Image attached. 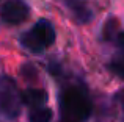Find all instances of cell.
Returning a JSON list of instances; mask_svg holds the SVG:
<instances>
[{"label": "cell", "mask_w": 124, "mask_h": 122, "mask_svg": "<svg viewBox=\"0 0 124 122\" xmlns=\"http://www.w3.org/2000/svg\"><path fill=\"white\" fill-rule=\"evenodd\" d=\"M60 110L66 121H85L91 114V102L79 88H68L60 95Z\"/></svg>", "instance_id": "cell-1"}, {"label": "cell", "mask_w": 124, "mask_h": 122, "mask_svg": "<svg viewBox=\"0 0 124 122\" xmlns=\"http://www.w3.org/2000/svg\"><path fill=\"white\" fill-rule=\"evenodd\" d=\"M21 105V92L14 80L9 77H0V116L6 119L17 117Z\"/></svg>", "instance_id": "cell-2"}, {"label": "cell", "mask_w": 124, "mask_h": 122, "mask_svg": "<svg viewBox=\"0 0 124 122\" xmlns=\"http://www.w3.org/2000/svg\"><path fill=\"white\" fill-rule=\"evenodd\" d=\"M0 16L8 24H21L28 16V6L22 0H8L0 9Z\"/></svg>", "instance_id": "cell-3"}, {"label": "cell", "mask_w": 124, "mask_h": 122, "mask_svg": "<svg viewBox=\"0 0 124 122\" xmlns=\"http://www.w3.org/2000/svg\"><path fill=\"white\" fill-rule=\"evenodd\" d=\"M21 102L27 105L31 110H36L46 105L47 102V92L44 89H36V88H28L21 94Z\"/></svg>", "instance_id": "cell-4"}, {"label": "cell", "mask_w": 124, "mask_h": 122, "mask_svg": "<svg viewBox=\"0 0 124 122\" xmlns=\"http://www.w3.org/2000/svg\"><path fill=\"white\" fill-rule=\"evenodd\" d=\"M31 30H33V33L39 38V41L44 44L46 47L50 46V44H54V41H55V30H54V27H52L50 22L41 19V20H38V24H35V27L31 28Z\"/></svg>", "instance_id": "cell-5"}, {"label": "cell", "mask_w": 124, "mask_h": 122, "mask_svg": "<svg viewBox=\"0 0 124 122\" xmlns=\"http://www.w3.org/2000/svg\"><path fill=\"white\" fill-rule=\"evenodd\" d=\"M21 42H22V46H24L28 52H31V53H41L42 50H44V47H46L44 44L39 41V38L33 33V30H28L27 33L22 34Z\"/></svg>", "instance_id": "cell-6"}, {"label": "cell", "mask_w": 124, "mask_h": 122, "mask_svg": "<svg viewBox=\"0 0 124 122\" xmlns=\"http://www.w3.org/2000/svg\"><path fill=\"white\" fill-rule=\"evenodd\" d=\"M52 110L50 108H36V110H31L30 116H28V122H50L52 121Z\"/></svg>", "instance_id": "cell-7"}, {"label": "cell", "mask_w": 124, "mask_h": 122, "mask_svg": "<svg viewBox=\"0 0 124 122\" xmlns=\"http://www.w3.org/2000/svg\"><path fill=\"white\" fill-rule=\"evenodd\" d=\"M110 69H112V72L116 74L119 78H124V53L118 52L113 56L112 63H110Z\"/></svg>", "instance_id": "cell-8"}, {"label": "cell", "mask_w": 124, "mask_h": 122, "mask_svg": "<svg viewBox=\"0 0 124 122\" xmlns=\"http://www.w3.org/2000/svg\"><path fill=\"white\" fill-rule=\"evenodd\" d=\"M118 28V22L115 20V19H110V20H107L105 27H104V39L105 41H110L113 36H115V30Z\"/></svg>", "instance_id": "cell-9"}, {"label": "cell", "mask_w": 124, "mask_h": 122, "mask_svg": "<svg viewBox=\"0 0 124 122\" xmlns=\"http://www.w3.org/2000/svg\"><path fill=\"white\" fill-rule=\"evenodd\" d=\"M116 44H118V49L119 52L124 53V31L121 33H118V36H116Z\"/></svg>", "instance_id": "cell-10"}, {"label": "cell", "mask_w": 124, "mask_h": 122, "mask_svg": "<svg viewBox=\"0 0 124 122\" xmlns=\"http://www.w3.org/2000/svg\"><path fill=\"white\" fill-rule=\"evenodd\" d=\"M119 97H121V103H123V107H124V91L119 94Z\"/></svg>", "instance_id": "cell-11"}, {"label": "cell", "mask_w": 124, "mask_h": 122, "mask_svg": "<svg viewBox=\"0 0 124 122\" xmlns=\"http://www.w3.org/2000/svg\"><path fill=\"white\" fill-rule=\"evenodd\" d=\"M64 122H71V121H64Z\"/></svg>", "instance_id": "cell-12"}]
</instances>
